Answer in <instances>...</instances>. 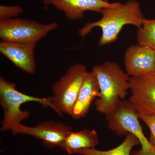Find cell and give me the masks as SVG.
Returning <instances> with one entry per match:
<instances>
[{
    "label": "cell",
    "mask_w": 155,
    "mask_h": 155,
    "mask_svg": "<svg viewBox=\"0 0 155 155\" xmlns=\"http://www.w3.org/2000/svg\"><path fill=\"white\" fill-rule=\"evenodd\" d=\"M58 27L56 22L43 24L33 20L16 18L1 19L0 38L3 41L37 43Z\"/></svg>",
    "instance_id": "6"
},
{
    "label": "cell",
    "mask_w": 155,
    "mask_h": 155,
    "mask_svg": "<svg viewBox=\"0 0 155 155\" xmlns=\"http://www.w3.org/2000/svg\"><path fill=\"white\" fill-rule=\"evenodd\" d=\"M127 101L137 114L155 115V72L130 77Z\"/></svg>",
    "instance_id": "7"
},
{
    "label": "cell",
    "mask_w": 155,
    "mask_h": 155,
    "mask_svg": "<svg viewBox=\"0 0 155 155\" xmlns=\"http://www.w3.org/2000/svg\"><path fill=\"white\" fill-rule=\"evenodd\" d=\"M37 102L43 107H49L54 110L51 97L41 98L25 94L19 91L13 82L0 77V105L4 112L1 131L11 130L14 132L21 122L29 117V112L22 111L21 106L28 102Z\"/></svg>",
    "instance_id": "3"
},
{
    "label": "cell",
    "mask_w": 155,
    "mask_h": 155,
    "mask_svg": "<svg viewBox=\"0 0 155 155\" xmlns=\"http://www.w3.org/2000/svg\"><path fill=\"white\" fill-rule=\"evenodd\" d=\"M100 14L102 17L95 22H87L79 29L78 33L82 38L91 32L93 28L99 27L102 35L99 45L102 47L116 41L122 28L131 25L141 27L145 18L140 4L136 0H129L124 4L103 9Z\"/></svg>",
    "instance_id": "1"
},
{
    "label": "cell",
    "mask_w": 155,
    "mask_h": 155,
    "mask_svg": "<svg viewBox=\"0 0 155 155\" xmlns=\"http://www.w3.org/2000/svg\"><path fill=\"white\" fill-rule=\"evenodd\" d=\"M104 1H106V2H108V0H104Z\"/></svg>",
    "instance_id": "19"
},
{
    "label": "cell",
    "mask_w": 155,
    "mask_h": 155,
    "mask_svg": "<svg viewBox=\"0 0 155 155\" xmlns=\"http://www.w3.org/2000/svg\"><path fill=\"white\" fill-rule=\"evenodd\" d=\"M106 118L109 129L117 135L122 136L131 133L138 139L141 148L132 152L130 155H155V148L145 136L137 114L128 101H122Z\"/></svg>",
    "instance_id": "5"
},
{
    "label": "cell",
    "mask_w": 155,
    "mask_h": 155,
    "mask_svg": "<svg viewBox=\"0 0 155 155\" xmlns=\"http://www.w3.org/2000/svg\"><path fill=\"white\" fill-rule=\"evenodd\" d=\"M36 43H20L2 41L0 53L19 69L29 74H34L36 62L34 52Z\"/></svg>",
    "instance_id": "10"
},
{
    "label": "cell",
    "mask_w": 155,
    "mask_h": 155,
    "mask_svg": "<svg viewBox=\"0 0 155 155\" xmlns=\"http://www.w3.org/2000/svg\"><path fill=\"white\" fill-rule=\"evenodd\" d=\"M22 8L19 5L0 6V20L11 19L22 13Z\"/></svg>",
    "instance_id": "16"
},
{
    "label": "cell",
    "mask_w": 155,
    "mask_h": 155,
    "mask_svg": "<svg viewBox=\"0 0 155 155\" xmlns=\"http://www.w3.org/2000/svg\"><path fill=\"white\" fill-rule=\"evenodd\" d=\"M44 4L46 6L50 5L51 0H43Z\"/></svg>",
    "instance_id": "18"
},
{
    "label": "cell",
    "mask_w": 155,
    "mask_h": 155,
    "mask_svg": "<svg viewBox=\"0 0 155 155\" xmlns=\"http://www.w3.org/2000/svg\"><path fill=\"white\" fill-rule=\"evenodd\" d=\"M87 72L83 64H73L53 84L51 102L54 110L60 116L64 113L72 117L78 92Z\"/></svg>",
    "instance_id": "4"
},
{
    "label": "cell",
    "mask_w": 155,
    "mask_h": 155,
    "mask_svg": "<svg viewBox=\"0 0 155 155\" xmlns=\"http://www.w3.org/2000/svg\"><path fill=\"white\" fill-rule=\"evenodd\" d=\"M136 39L138 44L155 51V19H144L141 27L137 29Z\"/></svg>",
    "instance_id": "15"
},
{
    "label": "cell",
    "mask_w": 155,
    "mask_h": 155,
    "mask_svg": "<svg viewBox=\"0 0 155 155\" xmlns=\"http://www.w3.org/2000/svg\"><path fill=\"white\" fill-rule=\"evenodd\" d=\"M137 114L139 119H141L149 128L150 134L149 140L155 148V115Z\"/></svg>",
    "instance_id": "17"
},
{
    "label": "cell",
    "mask_w": 155,
    "mask_h": 155,
    "mask_svg": "<svg viewBox=\"0 0 155 155\" xmlns=\"http://www.w3.org/2000/svg\"><path fill=\"white\" fill-rule=\"evenodd\" d=\"M100 96L99 84L96 75L93 71L87 72L73 107L72 118L79 119L85 117L94 101Z\"/></svg>",
    "instance_id": "12"
},
{
    "label": "cell",
    "mask_w": 155,
    "mask_h": 155,
    "mask_svg": "<svg viewBox=\"0 0 155 155\" xmlns=\"http://www.w3.org/2000/svg\"><path fill=\"white\" fill-rule=\"evenodd\" d=\"M120 3H110L104 0H51L50 5L63 11L69 20L74 21L83 18L87 11L100 14L103 9L116 7Z\"/></svg>",
    "instance_id": "11"
},
{
    "label": "cell",
    "mask_w": 155,
    "mask_h": 155,
    "mask_svg": "<svg viewBox=\"0 0 155 155\" xmlns=\"http://www.w3.org/2000/svg\"><path fill=\"white\" fill-rule=\"evenodd\" d=\"M92 71L96 75L100 96L94 101L98 112L106 116L115 110L130 89V76L116 62L106 61L96 65Z\"/></svg>",
    "instance_id": "2"
},
{
    "label": "cell",
    "mask_w": 155,
    "mask_h": 155,
    "mask_svg": "<svg viewBox=\"0 0 155 155\" xmlns=\"http://www.w3.org/2000/svg\"><path fill=\"white\" fill-rule=\"evenodd\" d=\"M140 145L138 139L131 133H127L124 141L112 149L101 151L94 148L78 150L75 153L81 155H130L134 147Z\"/></svg>",
    "instance_id": "14"
},
{
    "label": "cell",
    "mask_w": 155,
    "mask_h": 155,
    "mask_svg": "<svg viewBox=\"0 0 155 155\" xmlns=\"http://www.w3.org/2000/svg\"><path fill=\"white\" fill-rule=\"evenodd\" d=\"M72 131V127L62 122L49 120L35 127L20 124L13 133L30 135L41 140L45 146L51 149L60 146Z\"/></svg>",
    "instance_id": "8"
},
{
    "label": "cell",
    "mask_w": 155,
    "mask_h": 155,
    "mask_svg": "<svg viewBox=\"0 0 155 155\" xmlns=\"http://www.w3.org/2000/svg\"><path fill=\"white\" fill-rule=\"evenodd\" d=\"M125 67L130 77L155 72V51L137 44L129 47L125 54Z\"/></svg>",
    "instance_id": "9"
},
{
    "label": "cell",
    "mask_w": 155,
    "mask_h": 155,
    "mask_svg": "<svg viewBox=\"0 0 155 155\" xmlns=\"http://www.w3.org/2000/svg\"><path fill=\"white\" fill-rule=\"evenodd\" d=\"M99 143V138L96 131L85 129L77 132L72 131L59 147L72 155L78 150L94 148Z\"/></svg>",
    "instance_id": "13"
}]
</instances>
